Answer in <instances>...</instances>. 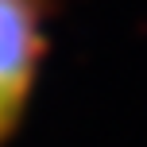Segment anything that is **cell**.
Instances as JSON below:
<instances>
[{"instance_id":"1","label":"cell","mask_w":147,"mask_h":147,"mask_svg":"<svg viewBox=\"0 0 147 147\" xmlns=\"http://www.w3.org/2000/svg\"><path fill=\"white\" fill-rule=\"evenodd\" d=\"M35 66V12L27 0H0V136L12 128Z\"/></svg>"}]
</instances>
